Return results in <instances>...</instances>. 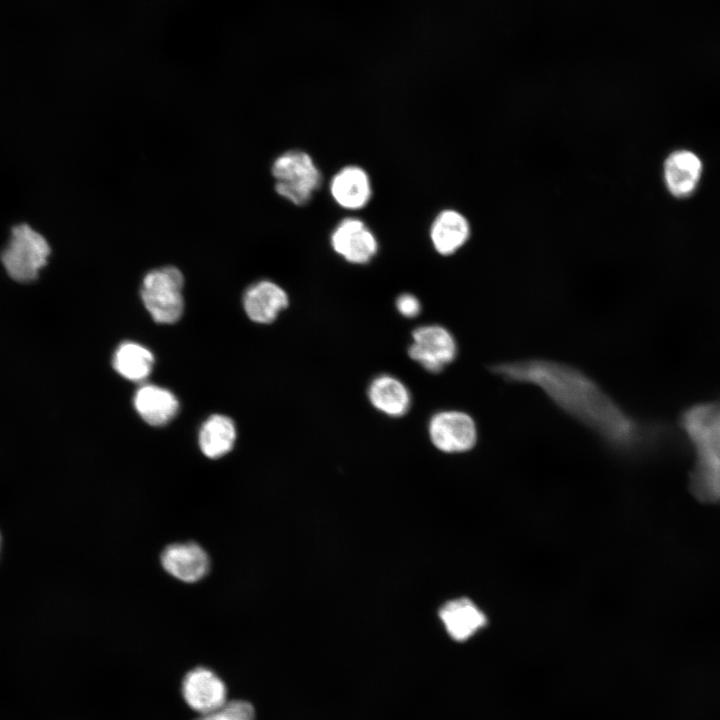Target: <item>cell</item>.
<instances>
[{"instance_id": "cell-6", "label": "cell", "mask_w": 720, "mask_h": 720, "mask_svg": "<svg viewBox=\"0 0 720 720\" xmlns=\"http://www.w3.org/2000/svg\"><path fill=\"white\" fill-rule=\"evenodd\" d=\"M409 356L432 373L442 371L456 357L457 345L452 334L442 326L426 325L412 332Z\"/></svg>"}, {"instance_id": "cell-3", "label": "cell", "mask_w": 720, "mask_h": 720, "mask_svg": "<svg viewBox=\"0 0 720 720\" xmlns=\"http://www.w3.org/2000/svg\"><path fill=\"white\" fill-rule=\"evenodd\" d=\"M271 172L276 193L297 206L308 203L322 183V174L313 158L298 149L277 156Z\"/></svg>"}, {"instance_id": "cell-18", "label": "cell", "mask_w": 720, "mask_h": 720, "mask_svg": "<svg viewBox=\"0 0 720 720\" xmlns=\"http://www.w3.org/2000/svg\"><path fill=\"white\" fill-rule=\"evenodd\" d=\"M236 440L233 421L224 415L210 416L199 431V446L202 453L211 459H217L230 452Z\"/></svg>"}, {"instance_id": "cell-1", "label": "cell", "mask_w": 720, "mask_h": 720, "mask_svg": "<svg viewBox=\"0 0 720 720\" xmlns=\"http://www.w3.org/2000/svg\"><path fill=\"white\" fill-rule=\"evenodd\" d=\"M490 370L507 381L539 387L560 409L614 446L630 447L642 437L640 423L577 368L527 359L497 363Z\"/></svg>"}, {"instance_id": "cell-10", "label": "cell", "mask_w": 720, "mask_h": 720, "mask_svg": "<svg viewBox=\"0 0 720 720\" xmlns=\"http://www.w3.org/2000/svg\"><path fill=\"white\" fill-rule=\"evenodd\" d=\"M702 171V161L694 152L686 149L671 152L663 168L668 191L676 198L690 196L699 184Z\"/></svg>"}, {"instance_id": "cell-9", "label": "cell", "mask_w": 720, "mask_h": 720, "mask_svg": "<svg viewBox=\"0 0 720 720\" xmlns=\"http://www.w3.org/2000/svg\"><path fill=\"white\" fill-rule=\"evenodd\" d=\"M182 694L186 703L201 714L212 712L227 702L223 681L203 667L186 674L182 682Z\"/></svg>"}, {"instance_id": "cell-22", "label": "cell", "mask_w": 720, "mask_h": 720, "mask_svg": "<svg viewBox=\"0 0 720 720\" xmlns=\"http://www.w3.org/2000/svg\"><path fill=\"white\" fill-rule=\"evenodd\" d=\"M0 544H1V536H0Z\"/></svg>"}, {"instance_id": "cell-13", "label": "cell", "mask_w": 720, "mask_h": 720, "mask_svg": "<svg viewBox=\"0 0 720 720\" xmlns=\"http://www.w3.org/2000/svg\"><path fill=\"white\" fill-rule=\"evenodd\" d=\"M288 304L287 293L270 280H261L252 284L243 297V306L247 316L260 324L273 322Z\"/></svg>"}, {"instance_id": "cell-11", "label": "cell", "mask_w": 720, "mask_h": 720, "mask_svg": "<svg viewBox=\"0 0 720 720\" xmlns=\"http://www.w3.org/2000/svg\"><path fill=\"white\" fill-rule=\"evenodd\" d=\"M333 200L347 210L365 207L372 195L368 173L360 166L347 165L338 170L329 185Z\"/></svg>"}, {"instance_id": "cell-21", "label": "cell", "mask_w": 720, "mask_h": 720, "mask_svg": "<svg viewBox=\"0 0 720 720\" xmlns=\"http://www.w3.org/2000/svg\"><path fill=\"white\" fill-rule=\"evenodd\" d=\"M396 308L404 317L413 318L420 313L421 304L416 296L405 293L398 296Z\"/></svg>"}, {"instance_id": "cell-2", "label": "cell", "mask_w": 720, "mask_h": 720, "mask_svg": "<svg viewBox=\"0 0 720 720\" xmlns=\"http://www.w3.org/2000/svg\"><path fill=\"white\" fill-rule=\"evenodd\" d=\"M695 455L691 489L705 502L720 501V401L696 404L680 420Z\"/></svg>"}, {"instance_id": "cell-7", "label": "cell", "mask_w": 720, "mask_h": 720, "mask_svg": "<svg viewBox=\"0 0 720 720\" xmlns=\"http://www.w3.org/2000/svg\"><path fill=\"white\" fill-rule=\"evenodd\" d=\"M330 244L338 255L352 264H366L378 251L376 236L356 217H347L337 223L330 235Z\"/></svg>"}, {"instance_id": "cell-8", "label": "cell", "mask_w": 720, "mask_h": 720, "mask_svg": "<svg viewBox=\"0 0 720 720\" xmlns=\"http://www.w3.org/2000/svg\"><path fill=\"white\" fill-rule=\"evenodd\" d=\"M432 443L447 453L471 449L477 439L473 419L460 411H442L435 414L428 427Z\"/></svg>"}, {"instance_id": "cell-14", "label": "cell", "mask_w": 720, "mask_h": 720, "mask_svg": "<svg viewBox=\"0 0 720 720\" xmlns=\"http://www.w3.org/2000/svg\"><path fill=\"white\" fill-rule=\"evenodd\" d=\"M134 407L145 422L152 426H162L176 416L179 402L171 391L146 384L136 391Z\"/></svg>"}, {"instance_id": "cell-15", "label": "cell", "mask_w": 720, "mask_h": 720, "mask_svg": "<svg viewBox=\"0 0 720 720\" xmlns=\"http://www.w3.org/2000/svg\"><path fill=\"white\" fill-rule=\"evenodd\" d=\"M429 234L434 249L447 256L464 245L469 237L470 227L461 213L445 209L434 218Z\"/></svg>"}, {"instance_id": "cell-12", "label": "cell", "mask_w": 720, "mask_h": 720, "mask_svg": "<svg viewBox=\"0 0 720 720\" xmlns=\"http://www.w3.org/2000/svg\"><path fill=\"white\" fill-rule=\"evenodd\" d=\"M163 568L183 582H196L209 569L206 552L196 543H176L166 547L161 555Z\"/></svg>"}, {"instance_id": "cell-17", "label": "cell", "mask_w": 720, "mask_h": 720, "mask_svg": "<svg viewBox=\"0 0 720 720\" xmlns=\"http://www.w3.org/2000/svg\"><path fill=\"white\" fill-rule=\"evenodd\" d=\"M440 618L447 632L457 641L467 640L487 622L485 615L464 598L446 603L440 610Z\"/></svg>"}, {"instance_id": "cell-20", "label": "cell", "mask_w": 720, "mask_h": 720, "mask_svg": "<svg viewBox=\"0 0 720 720\" xmlns=\"http://www.w3.org/2000/svg\"><path fill=\"white\" fill-rule=\"evenodd\" d=\"M255 712L253 706L242 700L226 702L222 707L202 714L196 720H254Z\"/></svg>"}, {"instance_id": "cell-16", "label": "cell", "mask_w": 720, "mask_h": 720, "mask_svg": "<svg viewBox=\"0 0 720 720\" xmlns=\"http://www.w3.org/2000/svg\"><path fill=\"white\" fill-rule=\"evenodd\" d=\"M368 397L377 410L392 417L405 415L411 404L407 387L390 375L374 378L368 388Z\"/></svg>"}, {"instance_id": "cell-19", "label": "cell", "mask_w": 720, "mask_h": 720, "mask_svg": "<svg viewBox=\"0 0 720 720\" xmlns=\"http://www.w3.org/2000/svg\"><path fill=\"white\" fill-rule=\"evenodd\" d=\"M112 363L122 377L139 382L145 380L151 373L154 357L146 347L126 341L115 350Z\"/></svg>"}, {"instance_id": "cell-5", "label": "cell", "mask_w": 720, "mask_h": 720, "mask_svg": "<svg viewBox=\"0 0 720 720\" xmlns=\"http://www.w3.org/2000/svg\"><path fill=\"white\" fill-rule=\"evenodd\" d=\"M51 249L47 240L27 224L12 228L1 261L8 275L18 282L35 280L47 264Z\"/></svg>"}, {"instance_id": "cell-4", "label": "cell", "mask_w": 720, "mask_h": 720, "mask_svg": "<svg viewBox=\"0 0 720 720\" xmlns=\"http://www.w3.org/2000/svg\"><path fill=\"white\" fill-rule=\"evenodd\" d=\"M184 276L174 266L149 271L143 278L140 295L152 318L161 324H172L184 310L182 290Z\"/></svg>"}]
</instances>
